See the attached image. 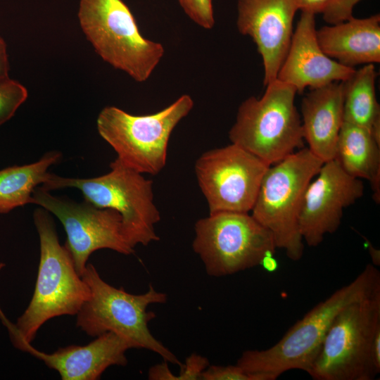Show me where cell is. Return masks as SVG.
<instances>
[{"instance_id":"obj_1","label":"cell","mask_w":380,"mask_h":380,"mask_svg":"<svg viewBox=\"0 0 380 380\" xmlns=\"http://www.w3.org/2000/svg\"><path fill=\"white\" fill-rule=\"evenodd\" d=\"M379 290L380 272L368 264L351 282L308 312L277 343L265 350H245L236 365L259 380H275L291 369L308 372L338 313Z\"/></svg>"},{"instance_id":"obj_2","label":"cell","mask_w":380,"mask_h":380,"mask_svg":"<svg viewBox=\"0 0 380 380\" xmlns=\"http://www.w3.org/2000/svg\"><path fill=\"white\" fill-rule=\"evenodd\" d=\"M33 220L39 237L40 258L32 298L15 324L0 310V317L11 338H20L29 343L50 319L76 315L91 294L88 285L75 270L69 250L60 244L49 212L39 207L34 211Z\"/></svg>"},{"instance_id":"obj_3","label":"cell","mask_w":380,"mask_h":380,"mask_svg":"<svg viewBox=\"0 0 380 380\" xmlns=\"http://www.w3.org/2000/svg\"><path fill=\"white\" fill-rule=\"evenodd\" d=\"M82 278L90 289L89 298L77 312L76 326L91 336L113 332L137 349H146L159 355L164 361L182 366V363L155 338L148 323L156 317L147 311L152 304H165L167 295L149 285L146 293L132 294L122 287L115 288L100 277L95 267L87 265Z\"/></svg>"},{"instance_id":"obj_4","label":"cell","mask_w":380,"mask_h":380,"mask_svg":"<svg viewBox=\"0 0 380 380\" xmlns=\"http://www.w3.org/2000/svg\"><path fill=\"white\" fill-rule=\"evenodd\" d=\"M296 88L277 78L262 97L239 106L229 132L236 144L272 165L305 147L301 118L295 106Z\"/></svg>"},{"instance_id":"obj_5","label":"cell","mask_w":380,"mask_h":380,"mask_svg":"<svg viewBox=\"0 0 380 380\" xmlns=\"http://www.w3.org/2000/svg\"><path fill=\"white\" fill-rule=\"evenodd\" d=\"M323 163L305 146L270 165L251 211L270 232L277 248L284 250L293 261L300 260L304 252L298 226L303 198Z\"/></svg>"},{"instance_id":"obj_6","label":"cell","mask_w":380,"mask_h":380,"mask_svg":"<svg viewBox=\"0 0 380 380\" xmlns=\"http://www.w3.org/2000/svg\"><path fill=\"white\" fill-rule=\"evenodd\" d=\"M108 173L93 178H68L51 174L42 185L47 191L76 188L85 201L99 208H109L121 216L122 233L134 247L160 239L155 224L160 220L153 201V182L116 158Z\"/></svg>"},{"instance_id":"obj_7","label":"cell","mask_w":380,"mask_h":380,"mask_svg":"<svg viewBox=\"0 0 380 380\" xmlns=\"http://www.w3.org/2000/svg\"><path fill=\"white\" fill-rule=\"evenodd\" d=\"M78 19L97 54L137 82L146 81L164 55L160 43L141 34L122 0H80Z\"/></svg>"},{"instance_id":"obj_8","label":"cell","mask_w":380,"mask_h":380,"mask_svg":"<svg viewBox=\"0 0 380 380\" xmlns=\"http://www.w3.org/2000/svg\"><path fill=\"white\" fill-rule=\"evenodd\" d=\"M380 329V290L353 302L334 319L308 374L315 380H373L371 349Z\"/></svg>"},{"instance_id":"obj_9","label":"cell","mask_w":380,"mask_h":380,"mask_svg":"<svg viewBox=\"0 0 380 380\" xmlns=\"http://www.w3.org/2000/svg\"><path fill=\"white\" fill-rule=\"evenodd\" d=\"M193 107L194 101L188 94L149 115H135L106 106L97 118V129L122 163L141 174L156 175L166 164L172 131Z\"/></svg>"},{"instance_id":"obj_10","label":"cell","mask_w":380,"mask_h":380,"mask_svg":"<svg viewBox=\"0 0 380 380\" xmlns=\"http://www.w3.org/2000/svg\"><path fill=\"white\" fill-rule=\"evenodd\" d=\"M194 251L206 273L220 277L260 265L277 247L270 232L249 213L209 214L194 225Z\"/></svg>"},{"instance_id":"obj_11","label":"cell","mask_w":380,"mask_h":380,"mask_svg":"<svg viewBox=\"0 0 380 380\" xmlns=\"http://www.w3.org/2000/svg\"><path fill=\"white\" fill-rule=\"evenodd\" d=\"M270 166L232 143L203 153L196 160L194 169L209 214L249 213Z\"/></svg>"},{"instance_id":"obj_12","label":"cell","mask_w":380,"mask_h":380,"mask_svg":"<svg viewBox=\"0 0 380 380\" xmlns=\"http://www.w3.org/2000/svg\"><path fill=\"white\" fill-rule=\"evenodd\" d=\"M32 203L53 213L62 223L67 235L65 245L80 277L90 255L97 250L134 253L123 235L120 215L112 209L97 208L85 200L77 203L55 196L42 186L34 190Z\"/></svg>"},{"instance_id":"obj_13","label":"cell","mask_w":380,"mask_h":380,"mask_svg":"<svg viewBox=\"0 0 380 380\" xmlns=\"http://www.w3.org/2000/svg\"><path fill=\"white\" fill-rule=\"evenodd\" d=\"M305 192L298 217L299 231L310 247L338 229L345 208L364 194L360 179L348 174L335 160L324 162Z\"/></svg>"},{"instance_id":"obj_14","label":"cell","mask_w":380,"mask_h":380,"mask_svg":"<svg viewBox=\"0 0 380 380\" xmlns=\"http://www.w3.org/2000/svg\"><path fill=\"white\" fill-rule=\"evenodd\" d=\"M237 10L238 30L255 43L266 86L277 79L287 54L298 5L296 0H238Z\"/></svg>"},{"instance_id":"obj_15","label":"cell","mask_w":380,"mask_h":380,"mask_svg":"<svg viewBox=\"0 0 380 380\" xmlns=\"http://www.w3.org/2000/svg\"><path fill=\"white\" fill-rule=\"evenodd\" d=\"M315 14L302 11L293 31L287 54L277 79L294 87L301 94L306 87H321L349 78L355 68L345 66L327 56L321 49L316 35Z\"/></svg>"},{"instance_id":"obj_16","label":"cell","mask_w":380,"mask_h":380,"mask_svg":"<svg viewBox=\"0 0 380 380\" xmlns=\"http://www.w3.org/2000/svg\"><path fill=\"white\" fill-rule=\"evenodd\" d=\"M13 345L43 361L58 372L62 380H96L109 367L125 366V353L133 348L125 338L113 332H106L86 346L71 345L53 353L34 348L20 338H11Z\"/></svg>"},{"instance_id":"obj_17","label":"cell","mask_w":380,"mask_h":380,"mask_svg":"<svg viewBox=\"0 0 380 380\" xmlns=\"http://www.w3.org/2000/svg\"><path fill=\"white\" fill-rule=\"evenodd\" d=\"M343 82L310 89L302 99V127L308 148L324 163L334 159L343 123Z\"/></svg>"},{"instance_id":"obj_18","label":"cell","mask_w":380,"mask_h":380,"mask_svg":"<svg viewBox=\"0 0 380 380\" xmlns=\"http://www.w3.org/2000/svg\"><path fill=\"white\" fill-rule=\"evenodd\" d=\"M322 51L339 63L353 68L380 61V15L355 18L316 30Z\"/></svg>"},{"instance_id":"obj_19","label":"cell","mask_w":380,"mask_h":380,"mask_svg":"<svg viewBox=\"0 0 380 380\" xmlns=\"http://www.w3.org/2000/svg\"><path fill=\"white\" fill-rule=\"evenodd\" d=\"M334 159L350 175L367 179L373 199L380 201V144L367 129L343 122Z\"/></svg>"},{"instance_id":"obj_20","label":"cell","mask_w":380,"mask_h":380,"mask_svg":"<svg viewBox=\"0 0 380 380\" xmlns=\"http://www.w3.org/2000/svg\"><path fill=\"white\" fill-rule=\"evenodd\" d=\"M378 73L373 63L355 70L343 82V122L368 129L380 144V106L375 92Z\"/></svg>"},{"instance_id":"obj_21","label":"cell","mask_w":380,"mask_h":380,"mask_svg":"<svg viewBox=\"0 0 380 380\" xmlns=\"http://www.w3.org/2000/svg\"><path fill=\"white\" fill-rule=\"evenodd\" d=\"M61 158L60 151H51L37 162L0 170V213L32 203L34 190L48 181L51 174L49 167L60 162Z\"/></svg>"},{"instance_id":"obj_22","label":"cell","mask_w":380,"mask_h":380,"mask_svg":"<svg viewBox=\"0 0 380 380\" xmlns=\"http://www.w3.org/2000/svg\"><path fill=\"white\" fill-rule=\"evenodd\" d=\"M27 89L8 76L0 77V125L10 120L27 98Z\"/></svg>"},{"instance_id":"obj_23","label":"cell","mask_w":380,"mask_h":380,"mask_svg":"<svg viewBox=\"0 0 380 380\" xmlns=\"http://www.w3.org/2000/svg\"><path fill=\"white\" fill-rule=\"evenodd\" d=\"M185 13L200 27L211 29L215 25L213 0H178Z\"/></svg>"},{"instance_id":"obj_24","label":"cell","mask_w":380,"mask_h":380,"mask_svg":"<svg viewBox=\"0 0 380 380\" xmlns=\"http://www.w3.org/2000/svg\"><path fill=\"white\" fill-rule=\"evenodd\" d=\"M201 380H259L237 365H208L201 376Z\"/></svg>"},{"instance_id":"obj_25","label":"cell","mask_w":380,"mask_h":380,"mask_svg":"<svg viewBox=\"0 0 380 380\" xmlns=\"http://www.w3.org/2000/svg\"><path fill=\"white\" fill-rule=\"evenodd\" d=\"M362 0H331L323 11L324 20L335 25L352 18L355 6Z\"/></svg>"},{"instance_id":"obj_26","label":"cell","mask_w":380,"mask_h":380,"mask_svg":"<svg viewBox=\"0 0 380 380\" xmlns=\"http://www.w3.org/2000/svg\"><path fill=\"white\" fill-rule=\"evenodd\" d=\"M209 365L208 359L201 355L192 353L186 357L184 365H182L181 372L174 380L201 379L203 372Z\"/></svg>"},{"instance_id":"obj_27","label":"cell","mask_w":380,"mask_h":380,"mask_svg":"<svg viewBox=\"0 0 380 380\" xmlns=\"http://www.w3.org/2000/svg\"><path fill=\"white\" fill-rule=\"evenodd\" d=\"M331 0H296L298 9L314 14L323 11Z\"/></svg>"},{"instance_id":"obj_28","label":"cell","mask_w":380,"mask_h":380,"mask_svg":"<svg viewBox=\"0 0 380 380\" xmlns=\"http://www.w3.org/2000/svg\"><path fill=\"white\" fill-rule=\"evenodd\" d=\"M371 355L374 367L380 373V329L376 331L374 336L372 345Z\"/></svg>"},{"instance_id":"obj_29","label":"cell","mask_w":380,"mask_h":380,"mask_svg":"<svg viewBox=\"0 0 380 380\" xmlns=\"http://www.w3.org/2000/svg\"><path fill=\"white\" fill-rule=\"evenodd\" d=\"M8 61L6 52V45L0 37V77L8 76Z\"/></svg>"},{"instance_id":"obj_30","label":"cell","mask_w":380,"mask_h":380,"mask_svg":"<svg viewBox=\"0 0 380 380\" xmlns=\"http://www.w3.org/2000/svg\"><path fill=\"white\" fill-rule=\"evenodd\" d=\"M260 265L268 272H274L277 270L278 262L273 255H266L263 258Z\"/></svg>"},{"instance_id":"obj_31","label":"cell","mask_w":380,"mask_h":380,"mask_svg":"<svg viewBox=\"0 0 380 380\" xmlns=\"http://www.w3.org/2000/svg\"><path fill=\"white\" fill-rule=\"evenodd\" d=\"M369 253L372 260V265L379 266L380 265V254L379 251L375 248L371 243H368Z\"/></svg>"}]
</instances>
